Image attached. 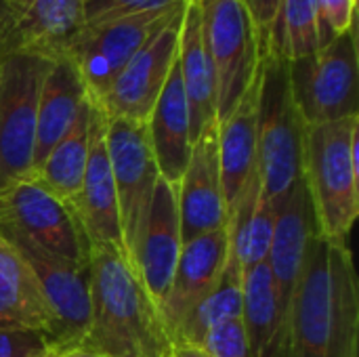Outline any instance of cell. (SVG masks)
<instances>
[{
  "instance_id": "34",
  "label": "cell",
  "mask_w": 359,
  "mask_h": 357,
  "mask_svg": "<svg viewBox=\"0 0 359 357\" xmlns=\"http://www.w3.org/2000/svg\"><path fill=\"white\" fill-rule=\"evenodd\" d=\"M282 2L284 0H242V4L246 6L250 19L255 21L259 32H263L265 36H267V29L271 27Z\"/></svg>"
},
{
  "instance_id": "25",
  "label": "cell",
  "mask_w": 359,
  "mask_h": 357,
  "mask_svg": "<svg viewBox=\"0 0 359 357\" xmlns=\"http://www.w3.org/2000/svg\"><path fill=\"white\" fill-rule=\"evenodd\" d=\"M90 149V99L86 101L63 139L44 156V160L32 170V175L57 198L67 204H74L84 170L88 164Z\"/></svg>"
},
{
  "instance_id": "32",
  "label": "cell",
  "mask_w": 359,
  "mask_h": 357,
  "mask_svg": "<svg viewBox=\"0 0 359 357\" xmlns=\"http://www.w3.org/2000/svg\"><path fill=\"white\" fill-rule=\"evenodd\" d=\"M200 347L208 357H252L242 320H229L206 332Z\"/></svg>"
},
{
  "instance_id": "20",
  "label": "cell",
  "mask_w": 359,
  "mask_h": 357,
  "mask_svg": "<svg viewBox=\"0 0 359 357\" xmlns=\"http://www.w3.org/2000/svg\"><path fill=\"white\" fill-rule=\"evenodd\" d=\"M261 72V69H259ZM257 122H259V74L231 109L217 122V147L223 198L227 213L257 173Z\"/></svg>"
},
{
  "instance_id": "2",
  "label": "cell",
  "mask_w": 359,
  "mask_h": 357,
  "mask_svg": "<svg viewBox=\"0 0 359 357\" xmlns=\"http://www.w3.org/2000/svg\"><path fill=\"white\" fill-rule=\"evenodd\" d=\"M359 116L305 126L303 181L318 231L326 242L347 244L359 215Z\"/></svg>"
},
{
  "instance_id": "12",
  "label": "cell",
  "mask_w": 359,
  "mask_h": 357,
  "mask_svg": "<svg viewBox=\"0 0 359 357\" xmlns=\"http://www.w3.org/2000/svg\"><path fill=\"white\" fill-rule=\"evenodd\" d=\"M181 19L183 13L168 21L120 69L105 95L95 101L101 105L107 118H128L147 122L179 55Z\"/></svg>"
},
{
  "instance_id": "38",
  "label": "cell",
  "mask_w": 359,
  "mask_h": 357,
  "mask_svg": "<svg viewBox=\"0 0 359 357\" xmlns=\"http://www.w3.org/2000/svg\"><path fill=\"white\" fill-rule=\"evenodd\" d=\"M46 357H59V351H53L50 356H46Z\"/></svg>"
},
{
  "instance_id": "39",
  "label": "cell",
  "mask_w": 359,
  "mask_h": 357,
  "mask_svg": "<svg viewBox=\"0 0 359 357\" xmlns=\"http://www.w3.org/2000/svg\"><path fill=\"white\" fill-rule=\"evenodd\" d=\"M172 357H175V356H172Z\"/></svg>"
},
{
  "instance_id": "36",
  "label": "cell",
  "mask_w": 359,
  "mask_h": 357,
  "mask_svg": "<svg viewBox=\"0 0 359 357\" xmlns=\"http://www.w3.org/2000/svg\"><path fill=\"white\" fill-rule=\"evenodd\" d=\"M175 357H208V353L200 347V345H191V343H177L172 349Z\"/></svg>"
},
{
  "instance_id": "27",
  "label": "cell",
  "mask_w": 359,
  "mask_h": 357,
  "mask_svg": "<svg viewBox=\"0 0 359 357\" xmlns=\"http://www.w3.org/2000/svg\"><path fill=\"white\" fill-rule=\"evenodd\" d=\"M332 341L328 357H358L359 286L347 244L328 242Z\"/></svg>"
},
{
  "instance_id": "21",
  "label": "cell",
  "mask_w": 359,
  "mask_h": 357,
  "mask_svg": "<svg viewBox=\"0 0 359 357\" xmlns=\"http://www.w3.org/2000/svg\"><path fill=\"white\" fill-rule=\"evenodd\" d=\"M177 63L189 107L191 141H196L208 124L217 122V84L212 63L204 44L198 0H187L185 4Z\"/></svg>"
},
{
  "instance_id": "11",
  "label": "cell",
  "mask_w": 359,
  "mask_h": 357,
  "mask_svg": "<svg viewBox=\"0 0 359 357\" xmlns=\"http://www.w3.org/2000/svg\"><path fill=\"white\" fill-rule=\"evenodd\" d=\"M330 341L332 314L328 242L322 236H316L307 248L301 276L288 305L282 357H328Z\"/></svg>"
},
{
  "instance_id": "23",
  "label": "cell",
  "mask_w": 359,
  "mask_h": 357,
  "mask_svg": "<svg viewBox=\"0 0 359 357\" xmlns=\"http://www.w3.org/2000/svg\"><path fill=\"white\" fill-rule=\"evenodd\" d=\"M286 309L267 263L244 271L242 326L252 357H282L286 339Z\"/></svg>"
},
{
  "instance_id": "4",
  "label": "cell",
  "mask_w": 359,
  "mask_h": 357,
  "mask_svg": "<svg viewBox=\"0 0 359 357\" xmlns=\"http://www.w3.org/2000/svg\"><path fill=\"white\" fill-rule=\"evenodd\" d=\"M198 6L217 84V122H221L257 78L267 44L242 0H198Z\"/></svg>"
},
{
  "instance_id": "14",
  "label": "cell",
  "mask_w": 359,
  "mask_h": 357,
  "mask_svg": "<svg viewBox=\"0 0 359 357\" xmlns=\"http://www.w3.org/2000/svg\"><path fill=\"white\" fill-rule=\"evenodd\" d=\"M177 202L183 244L227 225V204L223 198L217 122L208 124L194 141L189 162L177 183Z\"/></svg>"
},
{
  "instance_id": "19",
  "label": "cell",
  "mask_w": 359,
  "mask_h": 357,
  "mask_svg": "<svg viewBox=\"0 0 359 357\" xmlns=\"http://www.w3.org/2000/svg\"><path fill=\"white\" fill-rule=\"evenodd\" d=\"M147 135L160 179L177 185L185 173L194 147L189 107L177 61L147 118Z\"/></svg>"
},
{
  "instance_id": "33",
  "label": "cell",
  "mask_w": 359,
  "mask_h": 357,
  "mask_svg": "<svg viewBox=\"0 0 359 357\" xmlns=\"http://www.w3.org/2000/svg\"><path fill=\"white\" fill-rule=\"evenodd\" d=\"M53 351L59 349L38 330L0 328V357H46Z\"/></svg>"
},
{
  "instance_id": "8",
  "label": "cell",
  "mask_w": 359,
  "mask_h": 357,
  "mask_svg": "<svg viewBox=\"0 0 359 357\" xmlns=\"http://www.w3.org/2000/svg\"><path fill=\"white\" fill-rule=\"evenodd\" d=\"M105 145L118 196V213L126 259L133 265L137 242L160 179L147 122L128 118H107Z\"/></svg>"
},
{
  "instance_id": "37",
  "label": "cell",
  "mask_w": 359,
  "mask_h": 357,
  "mask_svg": "<svg viewBox=\"0 0 359 357\" xmlns=\"http://www.w3.org/2000/svg\"><path fill=\"white\" fill-rule=\"evenodd\" d=\"M59 357H97V356H93L90 351H86V349H82V347H72V349L59 351Z\"/></svg>"
},
{
  "instance_id": "30",
  "label": "cell",
  "mask_w": 359,
  "mask_h": 357,
  "mask_svg": "<svg viewBox=\"0 0 359 357\" xmlns=\"http://www.w3.org/2000/svg\"><path fill=\"white\" fill-rule=\"evenodd\" d=\"M355 4L358 0H316L320 48L355 27Z\"/></svg>"
},
{
  "instance_id": "10",
  "label": "cell",
  "mask_w": 359,
  "mask_h": 357,
  "mask_svg": "<svg viewBox=\"0 0 359 357\" xmlns=\"http://www.w3.org/2000/svg\"><path fill=\"white\" fill-rule=\"evenodd\" d=\"M185 4L187 0L164 8L124 15L86 27L69 57L86 86V95L93 101H99L114 82V78L120 74V69L168 21L183 13Z\"/></svg>"
},
{
  "instance_id": "35",
  "label": "cell",
  "mask_w": 359,
  "mask_h": 357,
  "mask_svg": "<svg viewBox=\"0 0 359 357\" xmlns=\"http://www.w3.org/2000/svg\"><path fill=\"white\" fill-rule=\"evenodd\" d=\"M19 11V0H0V44L11 32Z\"/></svg>"
},
{
  "instance_id": "9",
  "label": "cell",
  "mask_w": 359,
  "mask_h": 357,
  "mask_svg": "<svg viewBox=\"0 0 359 357\" xmlns=\"http://www.w3.org/2000/svg\"><path fill=\"white\" fill-rule=\"evenodd\" d=\"M0 236L19 252L38 284L42 301L57 326L55 347L59 351L78 347L90 320L88 265L63 259L17 231L0 229Z\"/></svg>"
},
{
  "instance_id": "24",
  "label": "cell",
  "mask_w": 359,
  "mask_h": 357,
  "mask_svg": "<svg viewBox=\"0 0 359 357\" xmlns=\"http://www.w3.org/2000/svg\"><path fill=\"white\" fill-rule=\"evenodd\" d=\"M0 328H25L46 335L53 343L57 326L38 284L19 252L0 236Z\"/></svg>"
},
{
  "instance_id": "29",
  "label": "cell",
  "mask_w": 359,
  "mask_h": 357,
  "mask_svg": "<svg viewBox=\"0 0 359 357\" xmlns=\"http://www.w3.org/2000/svg\"><path fill=\"white\" fill-rule=\"evenodd\" d=\"M267 50L284 61L303 59L320 48L316 0H284L265 36Z\"/></svg>"
},
{
  "instance_id": "6",
  "label": "cell",
  "mask_w": 359,
  "mask_h": 357,
  "mask_svg": "<svg viewBox=\"0 0 359 357\" xmlns=\"http://www.w3.org/2000/svg\"><path fill=\"white\" fill-rule=\"evenodd\" d=\"M0 229L17 231L63 259L88 265L90 246L72 204L48 191L32 173L0 187Z\"/></svg>"
},
{
  "instance_id": "17",
  "label": "cell",
  "mask_w": 359,
  "mask_h": 357,
  "mask_svg": "<svg viewBox=\"0 0 359 357\" xmlns=\"http://www.w3.org/2000/svg\"><path fill=\"white\" fill-rule=\"evenodd\" d=\"M227 252H229L227 225L183 244L168 292L160 305L172 343H177L194 309L217 284L223 265L227 261Z\"/></svg>"
},
{
  "instance_id": "31",
  "label": "cell",
  "mask_w": 359,
  "mask_h": 357,
  "mask_svg": "<svg viewBox=\"0 0 359 357\" xmlns=\"http://www.w3.org/2000/svg\"><path fill=\"white\" fill-rule=\"evenodd\" d=\"M179 2L185 0H82V6H84L86 27H90L109 19H118L124 15H135L151 8H164Z\"/></svg>"
},
{
  "instance_id": "5",
  "label": "cell",
  "mask_w": 359,
  "mask_h": 357,
  "mask_svg": "<svg viewBox=\"0 0 359 357\" xmlns=\"http://www.w3.org/2000/svg\"><path fill=\"white\" fill-rule=\"evenodd\" d=\"M288 76L305 126L359 116L355 27L316 53L288 61Z\"/></svg>"
},
{
  "instance_id": "28",
  "label": "cell",
  "mask_w": 359,
  "mask_h": 357,
  "mask_svg": "<svg viewBox=\"0 0 359 357\" xmlns=\"http://www.w3.org/2000/svg\"><path fill=\"white\" fill-rule=\"evenodd\" d=\"M242 288H244V267L229 244L227 261L223 265L217 284L194 309L177 343L200 345L206 332L212 330L215 326L229 320H242Z\"/></svg>"
},
{
  "instance_id": "26",
  "label": "cell",
  "mask_w": 359,
  "mask_h": 357,
  "mask_svg": "<svg viewBox=\"0 0 359 357\" xmlns=\"http://www.w3.org/2000/svg\"><path fill=\"white\" fill-rule=\"evenodd\" d=\"M276 227V210L261 196L259 170L229 208L227 229L229 244L238 255L244 271L265 263Z\"/></svg>"
},
{
  "instance_id": "18",
  "label": "cell",
  "mask_w": 359,
  "mask_h": 357,
  "mask_svg": "<svg viewBox=\"0 0 359 357\" xmlns=\"http://www.w3.org/2000/svg\"><path fill=\"white\" fill-rule=\"evenodd\" d=\"M320 236L311 198L303 177L294 183L288 196L282 200L276 213V227L267 255V267L276 280L282 305L288 314V305L301 276V267L311 240ZM288 318V316H286Z\"/></svg>"
},
{
  "instance_id": "3",
  "label": "cell",
  "mask_w": 359,
  "mask_h": 357,
  "mask_svg": "<svg viewBox=\"0 0 359 357\" xmlns=\"http://www.w3.org/2000/svg\"><path fill=\"white\" fill-rule=\"evenodd\" d=\"M305 122L290 90L288 61L265 50L259 72L257 170L263 200L278 213L303 177Z\"/></svg>"
},
{
  "instance_id": "15",
  "label": "cell",
  "mask_w": 359,
  "mask_h": 357,
  "mask_svg": "<svg viewBox=\"0 0 359 357\" xmlns=\"http://www.w3.org/2000/svg\"><path fill=\"white\" fill-rule=\"evenodd\" d=\"M84 29L82 0H19L15 23L0 44V57L32 53L48 61L69 59Z\"/></svg>"
},
{
  "instance_id": "13",
  "label": "cell",
  "mask_w": 359,
  "mask_h": 357,
  "mask_svg": "<svg viewBox=\"0 0 359 357\" xmlns=\"http://www.w3.org/2000/svg\"><path fill=\"white\" fill-rule=\"evenodd\" d=\"M105 124H107L105 112L101 109L99 103L90 99L88 164L72 208L80 221V227L90 248L107 246L126 255L122 227H120L118 196H116V185H114L107 145H105Z\"/></svg>"
},
{
  "instance_id": "1",
  "label": "cell",
  "mask_w": 359,
  "mask_h": 357,
  "mask_svg": "<svg viewBox=\"0 0 359 357\" xmlns=\"http://www.w3.org/2000/svg\"><path fill=\"white\" fill-rule=\"evenodd\" d=\"M88 274L90 320L78 347L97 357H172L162 311L124 252L90 248Z\"/></svg>"
},
{
  "instance_id": "16",
  "label": "cell",
  "mask_w": 359,
  "mask_h": 357,
  "mask_svg": "<svg viewBox=\"0 0 359 357\" xmlns=\"http://www.w3.org/2000/svg\"><path fill=\"white\" fill-rule=\"evenodd\" d=\"M183 248L181 238V219H179V202H177V185L158 179L139 242L133 257V269L137 271L143 288L160 307L175 267L179 263V255Z\"/></svg>"
},
{
  "instance_id": "7",
  "label": "cell",
  "mask_w": 359,
  "mask_h": 357,
  "mask_svg": "<svg viewBox=\"0 0 359 357\" xmlns=\"http://www.w3.org/2000/svg\"><path fill=\"white\" fill-rule=\"evenodd\" d=\"M48 65L32 53L0 57V187L32 173L38 95Z\"/></svg>"
},
{
  "instance_id": "22",
  "label": "cell",
  "mask_w": 359,
  "mask_h": 357,
  "mask_svg": "<svg viewBox=\"0 0 359 357\" xmlns=\"http://www.w3.org/2000/svg\"><path fill=\"white\" fill-rule=\"evenodd\" d=\"M84 101H86V86L76 65L69 59L50 61L38 95L32 170L72 128Z\"/></svg>"
}]
</instances>
